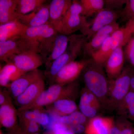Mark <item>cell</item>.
<instances>
[{
    "label": "cell",
    "instance_id": "6da1fadb",
    "mask_svg": "<svg viewBox=\"0 0 134 134\" xmlns=\"http://www.w3.org/2000/svg\"><path fill=\"white\" fill-rule=\"evenodd\" d=\"M58 33L49 22L37 27H26L21 37L29 50L40 54L44 62L51 52Z\"/></svg>",
    "mask_w": 134,
    "mask_h": 134
},
{
    "label": "cell",
    "instance_id": "7a4b0ae2",
    "mask_svg": "<svg viewBox=\"0 0 134 134\" xmlns=\"http://www.w3.org/2000/svg\"><path fill=\"white\" fill-rule=\"evenodd\" d=\"M82 74L85 87L98 99L103 109L107 110L108 79L103 69V65L91 59Z\"/></svg>",
    "mask_w": 134,
    "mask_h": 134
},
{
    "label": "cell",
    "instance_id": "3957f363",
    "mask_svg": "<svg viewBox=\"0 0 134 134\" xmlns=\"http://www.w3.org/2000/svg\"><path fill=\"white\" fill-rule=\"evenodd\" d=\"M79 93V85L76 81L64 85L53 84L43 91L33 103L26 106L18 108V110L21 111L43 107L59 99L75 100Z\"/></svg>",
    "mask_w": 134,
    "mask_h": 134
},
{
    "label": "cell",
    "instance_id": "277c9868",
    "mask_svg": "<svg viewBox=\"0 0 134 134\" xmlns=\"http://www.w3.org/2000/svg\"><path fill=\"white\" fill-rule=\"evenodd\" d=\"M86 41V36L82 34L70 35L68 46L65 52L55 60L44 73L51 84L53 83L55 76L60 70L68 63L74 61L82 52L84 44Z\"/></svg>",
    "mask_w": 134,
    "mask_h": 134
},
{
    "label": "cell",
    "instance_id": "5b68a950",
    "mask_svg": "<svg viewBox=\"0 0 134 134\" xmlns=\"http://www.w3.org/2000/svg\"><path fill=\"white\" fill-rule=\"evenodd\" d=\"M133 74L129 67L124 68L117 78L108 80L107 110H116L118 105L130 90L131 77Z\"/></svg>",
    "mask_w": 134,
    "mask_h": 134
},
{
    "label": "cell",
    "instance_id": "8992f818",
    "mask_svg": "<svg viewBox=\"0 0 134 134\" xmlns=\"http://www.w3.org/2000/svg\"><path fill=\"white\" fill-rule=\"evenodd\" d=\"M83 9L80 1H73L65 15L61 33L70 35L77 31L82 30L88 23L82 15Z\"/></svg>",
    "mask_w": 134,
    "mask_h": 134
},
{
    "label": "cell",
    "instance_id": "52a82bcc",
    "mask_svg": "<svg viewBox=\"0 0 134 134\" xmlns=\"http://www.w3.org/2000/svg\"><path fill=\"white\" fill-rule=\"evenodd\" d=\"M121 12L109 8H104L97 14L91 22H88L81 31L86 37V40L91 39L98 31L104 26L113 22L120 17Z\"/></svg>",
    "mask_w": 134,
    "mask_h": 134
},
{
    "label": "cell",
    "instance_id": "ba28073f",
    "mask_svg": "<svg viewBox=\"0 0 134 134\" xmlns=\"http://www.w3.org/2000/svg\"><path fill=\"white\" fill-rule=\"evenodd\" d=\"M90 60L91 59H83L68 63L58 72L53 84L64 85L76 81Z\"/></svg>",
    "mask_w": 134,
    "mask_h": 134
},
{
    "label": "cell",
    "instance_id": "9c48e42d",
    "mask_svg": "<svg viewBox=\"0 0 134 134\" xmlns=\"http://www.w3.org/2000/svg\"><path fill=\"white\" fill-rule=\"evenodd\" d=\"M9 62L26 72L38 69L44 63V60L39 54L29 50L21 54L12 55L9 58Z\"/></svg>",
    "mask_w": 134,
    "mask_h": 134
},
{
    "label": "cell",
    "instance_id": "30bf717a",
    "mask_svg": "<svg viewBox=\"0 0 134 134\" xmlns=\"http://www.w3.org/2000/svg\"><path fill=\"white\" fill-rule=\"evenodd\" d=\"M79 108L80 111L89 119L98 116L99 113L103 109L98 99L85 87L81 91Z\"/></svg>",
    "mask_w": 134,
    "mask_h": 134
},
{
    "label": "cell",
    "instance_id": "8fae6325",
    "mask_svg": "<svg viewBox=\"0 0 134 134\" xmlns=\"http://www.w3.org/2000/svg\"><path fill=\"white\" fill-rule=\"evenodd\" d=\"M44 77V73L38 69L25 73L19 78L11 83L7 88L15 99L31 85Z\"/></svg>",
    "mask_w": 134,
    "mask_h": 134
},
{
    "label": "cell",
    "instance_id": "7c38bea8",
    "mask_svg": "<svg viewBox=\"0 0 134 134\" xmlns=\"http://www.w3.org/2000/svg\"><path fill=\"white\" fill-rule=\"evenodd\" d=\"M50 4L46 3L33 12L26 15L17 13V21L26 27L42 26L49 22Z\"/></svg>",
    "mask_w": 134,
    "mask_h": 134
},
{
    "label": "cell",
    "instance_id": "4fadbf2b",
    "mask_svg": "<svg viewBox=\"0 0 134 134\" xmlns=\"http://www.w3.org/2000/svg\"><path fill=\"white\" fill-rule=\"evenodd\" d=\"M70 0H53L49 6V22L59 33H61L65 15L72 3Z\"/></svg>",
    "mask_w": 134,
    "mask_h": 134
},
{
    "label": "cell",
    "instance_id": "5bb4252c",
    "mask_svg": "<svg viewBox=\"0 0 134 134\" xmlns=\"http://www.w3.org/2000/svg\"><path fill=\"white\" fill-rule=\"evenodd\" d=\"M26 43L21 37L0 42V60L6 63L9 58L15 54H19L29 51Z\"/></svg>",
    "mask_w": 134,
    "mask_h": 134
},
{
    "label": "cell",
    "instance_id": "9a60e30c",
    "mask_svg": "<svg viewBox=\"0 0 134 134\" xmlns=\"http://www.w3.org/2000/svg\"><path fill=\"white\" fill-rule=\"evenodd\" d=\"M124 62L122 47H118L113 51L104 65L108 80L115 79L120 75L124 68Z\"/></svg>",
    "mask_w": 134,
    "mask_h": 134
},
{
    "label": "cell",
    "instance_id": "2e32d148",
    "mask_svg": "<svg viewBox=\"0 0 134 134\" xmlns=\"http://www.w3.org/2000/svg\"><path fill=\"white\" fill-rule=\"evenodd\" d=\"M44 78H41L31 85L15 99V103L20 107L30 104L38 98L45 90Z\"/></svg>",
    "mask_w": 134,
    "mask_h": 134
},
{
    "label": "cell",
    "instance_id": "e0dca14e",
    "mask_svg": "<svg viewBox=\"0 0 134 134\" xmlns=\"http://www.w3.org/2000/svg\"><path fill=\"white\" fill-rule=\"evenodd\" d=\"M18 111L13 103L0 106V124L1 127L14 131L18 128Z\"/></svg>",
    "mask_w": 134,
    "mask_h": 134
},
{
    "label": "cell",
    "instance_id": "ac0fdd59",
    "mask_svg": "<svg viewBox=\"0 0 134 134\" xmlns=\"http://www.w3.org/2000/svg\"><path fill=\"white\" fill-rule=\"evenodd\" d=\"M46 107L49 114L58 117L69 115L78 108L75 100L69 99H59Z\"/></svg>",
    "mask_w": 134,
    "mask_h": 134
},
{
    "label": "cell",
    "instance_id": "d6986e66",
    "mask_svg": "<svg viewBox=\"0 0 134 134\" xmlns=\"http://www.w3.org/2000/svg\"><path fill=\"white\" fill-rule=\"evenodd\" d=\"M113 117L96 116L90 119L86 125L85 134H110Z\"/></svg>",
    "mask_w": 134,
    "mask_h": 134
},
{
    "label": "cell",
    "instance_id": "ffe728a7",
    "mask_svg": "<svg viewBox=\"0 0 134 134\" xmlns=\"http://www.w3.org/2000/svg\"><path fill=\"white\" fill-rule=\"evenodd\" d=\"M70 36L58 33L51 52L44 62L47 70L55 60L65 52L68 46Z\"/></svg>",
    "mask_w": 134,
    "mask_h": 134
},
{
    "label": "cell",
    "instance_id": "44dd1931",
    "mask_svg": "<svg viewBox=\"0 0 134 134\" xmlns=\"http://www.w3.org/2000/svg\"><path fill=\"white\" fill-rule=\"evenodd\" d=\"M49 114L43 107H37L30 110L19 111L18 117L25 119L34 121L39 125L46 126L50 122Z\"/></svg>",
    "mask_w": 134,
    "mask_h": 134
},
{
    "label": "cell",
    "instance_id": "7402d4cb",
    "mask_svg": "<svg viewBox=\"0 0 134 134\" xmlns=\"http://www.w3.org/2000/svg\"><path fill=\"white\" fill-rule=\"evenodd\" d=\"M25 73L11 62L6 63V65L1 68L0 85L4 88H8L11 83Z\"/></svg>",
    "mask_w": 134,
    "mask_h": 134
},
{
    "label": "cell",
    "instance_id": "603a6c76",
    "mask_svg": "<svg viewBox=\"0 0 134 134\" xmlns=\"http://www.w3.org/2000/svg\"><path fill=\"white\" fill-rule=\"evenodd\" d=\"M26 27L18 21L0 25V42L21 37Z\"/></svg>",
    "mask_w": 134,
    "mask_h": 134
},
{
    "label": "cell",
    "instance_id": "cb8c5ba5",
    "mask_svg": "<svg viewBox=\"0 0 134 134\" xmlns=\"http://www.w3.org/2000/svg\"><path fill=\"white\" fill-rule=\"evenodd\" d=\"M18 0H0V24L17 21Z\"/></svg>",
    "mask_w": 134,
    "mask_h": 134
},
{
    "label": "cell",
    "instance_id": "d4e9b609",
    "mask_svg": "<svg viewBox=\"0 0 134 134\" xmlns=\"http://www.w3.org/2000/svg\"><path fill=\"white\" fill-rule=\"evenodd\" d=\"M120 117L134 120V92L130 90L115 110Z\"/></svg>",
    "mask_w": 134,
    "mask_h": 134
},
{
    "label": "cell",
    "instance_id": "484cf974",
    "mask_svg": "<svg viewBox=\"0 0 134 134\" xmlns=\"http://www.w3.org/2000/svg\"><path fill=\"white\" fill-rule=\"evenodd\" d=\"M112 52L111 38L110 36L106 39L99 49L92 55V59L98 64L104 65Z\"/></svg>",
    "mask_w": 134,
    "mask_h": 134
},
{
    "label": "cell",
    "instance_id": "4316f807",
    "mask_svg": "<svg viewBox=\"0 0 134 134\" xmlns=\"http://www.w3.org/2000/svg\"><path fill=\"white\" fill-rule=\"evenodd\" d=\"M132 34L126 26L120 28L111 36L112 51L119 47L126 46L132 37Z\"/></svg>",
    "mask_w": 134,
    "mask_h": 134
},
{
    "label": "cell",
    "instance_id": "83f0119b",
    "mask_svg": "<svg viewBox=\"0 0 134 134\" xmlns=\"http://www.w3.org/2000/svg\"><path fill=\"white\" fill-rule=\"evenodd\" d=\"M80 2L83 9L82 15L86 18L98 14L105 7L103 0H81Z\"/></svg>",
    "mask_w": 134,
    "mask_h": 134
},
{
    "label": "cell",
    "instance_id": "f1b7e54d",
    "mask_svg": "<svg viewBox=\"0 0 134 134\" xmlns=\"http://www.w3.org/2000/svg\"><path fill=\"white\" fill-rule=\"evenodd\" d=\"M46 1L45 0H18L16 12L22 15L30 14L46 3Z\"/></svg>",
    "mask_w": 134,
    "mask_h": 134
},
{
    "label": "cell",
    "instance_id": "f546056e",
    "mask_svg": "<svg viewBox=\"0 0 134 134\" xmlns=\"http://www.w3.org/2000/svg\"><path fill=\"white\" fill-rule=\"evenodd\" d=\"M89 119L80 111L77 110L69 115L59 117L58 121L67 126L78 124L86 125Z\"/></svg>",
    "mask_w": 134,
    "mask_h": 134
},
{
    "label": "cell",
    "instance_id": "4dcf8cb0",
    "mask_svg": "<svg viewBox=\"0 0 134 134\" xmlns=\"http://www.w3.org/2000/svg\"><path fill=\"white\" fill-rule=\"evenodd\" d=\"M109 36H103L93 37L88 41H85L83 47L82 51L85 55L92 57V55L97 52L100 48L102 44Z\"/></svg>",
    "mask_w": 134,
    "mask_h": 134
},
{
    "label": "cell",
    "instance_id": "1f68e13d",
    "mask_svg": "<svg viewBox=\"0 0 134 134\" xmlns=\"http://www.w3.org/2000/svg\"><path fill=\"white\" fill-rule=\"evenodd\" d=\"M20 126L19 127L22 132L27 134L38 133L39 125L34 121L18 118Z\"/></svg>",
    "mask_w": 134,
    "mask_h": 134
},
{
    "label": "cell",
    "instance_id": "d6a6232c",
    "mask_svg": "<svg viewBox=\"0 0 134 134\" xmlns=\"http://www.w3.org/2000/svg\"><path fill=\"white\" fill-rule=\"evenodd\" d=\"M120 17L122 21L127 23L134 19V0L127 1L125 8L121 12Z\"/></svg>",
    "mask_w": 134,
    "mask_h": 134
},
{
    "label": "cell",
    "instance_id": "836d02e7",
    "mask_svg": "<svg viewBox=\"0 0 134 134\" xmlns=\"http://www.w3.org/2000/svg\"><path fill=\"white\" fill-rule=\"evenodd\" d=\"M43 134H75L67 126L59 122L53 124L50 129Z\"/></svg>",
    "mask_w": 134,
    "mask_h": 134
},
{
    "label": "cell",
    "instance_id": "e575fe53",
    "mask_svg": "<svg viewBox=\"0 0 134 134\" xmlns=\"http://www.w3.org/2000/svg\"><path fill=\"white\" fill-rule=\"evenodd\" d=\"M116 121L120 130L121 134H132L134 127L133 124L127 119L119 117Z\"/></svg>",
    "mask_w": 134,
    "mask_h": 134
},
{
    "label": "cell",
    "instance_id": "d590c367",
    "mask_svg": "<svg viewBox=\"0 0 134 134\" xmlns=\"http://www.w3.org/2000/svg\"><path fill=\"white\" fill-rule=\"evenodd\" d=\"M119 29V24L117 23L116 21L113 22L100 29L93 37L103 36H111L115 31Z\"/></svg>",
    "mask_w": 134,
    "mask_h": 134
},
{
    "label": "cell",
    "instance_id": "8d00e7d4",
    "mask_svg": "<svg viewBox=\"0 0 134 134\" xmlns=\"http://www.w3.org/2000/svg\"><path fill=\"white\" fill-rule=\"evenodd\" d=\"M126 46V57L130 63L134 67V37H131Z\"/></svg>",
    "mask_w": 134,
    "mask_h": 134
},
{
    "label": "cell",
    "instance_id": "74e56055",
    "mask_svg": "<svg viewBox=\"0 0 134 134\" xmlns=\"http://www.w3.org/2000/svg\"><path fill=\"white\" fill-rule=\"evenodd\" d=\"M105 7L106 8L111 9L114 10L119 11L124 4H126L127 1L121 0H107L104 1Z\"/></svg>",
    "mask_w": 134,
    "mask_h": 134
},
{
    "label": "cell",
    "instance_id": "f35d334b",
    "mask_svg": "<svg viewBox=\"0 0 134 134\" xmlns=\"http://www.w3.org/2000/svg\"><path fill=\"white\" fill-rule=\"evenodd\" d=\"M11 95L6 89L1 90L0 92V106L12 103Z\"/></svg>",
    "mask_w": 134,
    "mask_h": 134
},
{
    "label": "cell",
    "instance_id": "ab89813d",
    "mask_svg": "<svg viewBox=\"0 0 134 134\" xmlns=\"http://www.w3.org/2000/svg\"><path fill=\"white\" fill-rule=\"evenodd\" d=\"M86 125H74L67 126L75 134H81L85 132Z\"/></svg>",
    "mask_w": 134,
    "mask_h": 134
},
{
    "label": "cell",
    "instance_id": "60d3db41",
    "mask_svg": "<svg viewBox=\"0 0 134 134\" xmlns=\"http://www.w3.org/2000/svg\"><path fill=\"white\" fill-rule=\"evenodd\" d=\"M110 134H121L120 130L116 121L114 120L110 129Z\"/></svg>",
    "mask_w": 134,
    "mask_h": 134
},
{
    "label": "cell",
    "instance_id": "b9f144b4",
    "mask_svg": "<svg viewBox=\"0 0 134 134\" xmlns=\"http://www.w3.org/2000/svg\"><path fill=\"white\" fill-rule=\"evenodd\" d=\"M125 26L129 30L132 35L134 34V19L127 22Z\"/></svg>",
    "mask_w": 134,
    "mask_h": 134
},
{
    "label": "cell",
    "instance_id": "7bdbcfd3",
    "mask_svg": "<svg viewBox=\"0 0 134 134\" xmlns=\"http://www.w3.org/2000/svg\"><path fill=\"white\" fill-rule=\"evenodd\" d=\"M130 91L134 92V73L131 77L130 83Z\"/></svg>",
    "mask_w": 134,
    "mask_h": 134
},
{
    "label": "cell",
    "instance_id": "ee69618b",
    "mask_svg": "<svg viewBox=\"0 0 134 134\" xmlns=\"http://www.w3.org/2000/svg\"><path fill=\"white\" fill-rule=\"evenodd\" d=\"M10 134H20L19 130V127L15 130L12 131V133Z\"/></svg>",
    "mask_w": 134,
    "mask_h": 134
},
{
    "label": "cell",
    "instance_id": "f6af8a7d",
    "mask_svg": "<svg viewBox=\"0 0 134 134\" xmlns=\"http://www.w3.org/2000/svg\"><path fill=\"white\" fill-rule=\"evenodd\" d=\"M19 133H20V134H41L40 133H33V134H27V133H23V132H22L21 131V130H20V128H19Z\"/></svg>",
    "mask_w": 134,
    "mask_h": 134
},
{
    "label": "cell",
    "instance_id": "bcb514c9",
    "mask_svg": "<svg viewBox=\"0 0 134 134\" xmlns=\"http://www.w3.org/2000/svg\"><path fill=\"white\" fill-rule=\"evenodd\" d=\"M134 134V129L133 132V134Z\"/></svg>",
    "mask_w": 134,
    "mask_h": 134
},
{
    "label": "cell",
    "instance_id": "7dc6e473",
    "mask_svg": "<svg viewBox=\"0 0 134 134\" xmlns=\"http://www.w3.org/2000/svg\"><path fill=\"white\" fill-rule=\"evenodd\" d=\"M3 134V133H1V134Z\"/></svg>",
    "mask_w": 134,
    "mask_h": 134
}]
</instances>
